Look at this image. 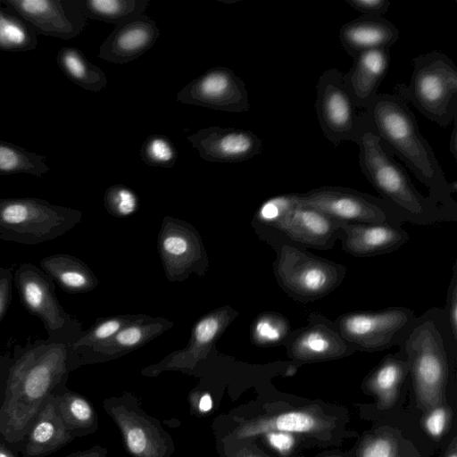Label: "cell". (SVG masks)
Returning <instances> with one entry per match:
<instances>
[{
    "instance_id": "20",
    "label": "cell",
    "mask_w": 457,
    "mask_h": 457,
    "mask_svg": "<svg viewBox=\"0 0 457 457\" xmlns=\"http://www.w3.org/2000/svg\"><path fill=\"white\" fill-rule=\"evenodd\" d=\"M54 399H46V403L38 411L37 419L30 431L26 455L44 456L66 444L70 434L54 404Z\"/></svg>"
},
{
    "instance_id": "17",
    "label": "cell",
    "mask_w": 457,
    "mask_h": 457,
    "mask_svg": "<svg viewBox=\"0 0 457 457\" xmlns=\"http://www.w3.org/2000/svg\"><path fill=\"white\" fill-rule=\"evenodd\" d=\"M342 249L354 257L386 254L402 247L410 238L400 225L342 222Z\"/></svg>"
},
{
    "instance_id": "4",
    "label": "cell",
    "mask_w": 457,
    "mask_h": 457,
    "mask_svg": "<svg viewBox=\"0 0 457 457\" xmlns=\"http://www.w3.org/2000/svg\"><path fill=\"white\" fill-rule=\"evenodd\" d=\"M407 85L397 84L395 95L430 120L446 127L457 119V67L445 54L433 50L412 59Z\"/></svg>"
},
{
    "instance_id": "3",
    "label": "cell",
    "mask_w": 457,
    "mask_h": 457,
    "mask_svg": "<svg viewBox=\"0 0 457 457\" xmlns=\"http://www.w3.org/2000/svg\"><path fill=\"white\" fill-rule=\"evenodd\" d=\"M66 351L52 341L28 350L11 370L2 410L4 433L26 431L65 369Z\"/></svg>"
},
{
    "instance_id": "8",
    "label": "cell",
    "mask_w": 457,
    "mask_h": 457,
    "mask_svg": "<svg viewBox=\"0 0 457 457\" xmlns=\"http://www.w3.org/2000/svg\"><path fill=\"white\" fill-rule=\"evenodd\" d=\"M415 317L410 308L390 306L345 312L334 322L342 337L355 351L375 352L398 345Z\"/></svg>"
},
{
    "instance_id": "5",
    "label": "cell",
    "mask_w": 457,
    "mask_h": 457,
    "mask_svg": "<svg viewBox=\"0 0 457 457\" xmlns=\"http://www.w3.org/2000/svg\"><path fill=\"white\" fill-rule=\"evenodd\" d=\"M275 265L278 282L292 299L309 303L336 290L346 275L345 266L308 252L278 235Z\"/></svg>"
},
{
    "instance_id": "23",
    "label": "cell",
    "mask_w": 457,
    "mask_h": 457,
    "mask_svg": "<svg viewBox=\"0 0 457 457\" xmlns=\"http://www.w3.org/2000/svg\"><path fill=\"white\" fill-rule=\"evenodd\" d=\"M49 170L45 156L0 140V175L25 173L41 177Z\"/></svg>"
},
{
    "instance_id": "35",
    "label": "cell",
    "mask_w": 457,
    "mask_h": 457,
    "mask_svg": "<svg viewBox=\"0 0 457 457\" xmlns=\"http://www.w3.org/2000/svg\"><path fill=\"white\" fill-rule=\"evenodd\" d=\"M125 440L127 447L134 455H141L147 448L146 434L139 427L126 428Z\"/></svg>"
},
{
    "instance_id": "40",
    "label": "cell",
    "mask_w": 457,
    "mask_h": 457,
    "mask_svg": "<svg viewBox=\"0 0 457 457\" xmlns=\"http://www.w3.org/2000/svg\"><path fill=\"white\" fill-rule=\"evenodd\" d=\"M445 424L446 412L443 408L435 409L425 421L428 432L434 436H438L444 432Z\"/></svg>"
},
{
    "instance_id": "46",
    "label": "cell",
    "mask_w": 457,
    "mask_h": 457,
    "mask_svg": "<svg viewBox=\"0 0 457 457\" xmlns=\"http://www.w3.org/2000/svg\"><path fill=\"white\" fill-rule=\"evenodd\" d=\"M0 457H14L6 449L0 446Z\"/></svg>"
},
{
    "instance_id": "16",
    "label": "cell",
    "mask_w": 457,
    "mask_h": 457,
    "mask_svg": "<svg viewBox=\"0 0 457 457\" xmlns=\"http://www.w3.org/2000/svg\"><path fill=\"white\" fill-rule=\"evenodd\" d=\"M159 36L156 22L143 13L116 25L100 46L97 56L109 62L125 64L146 53Z\"/></svg>"
},
{
    "instance_id": "34",
    "label": "cell",
    "mask_w": 457,
    "mask_h": 457,
    "mask_svg": "<svg viewBox=\"0 0 457 457\" xmlns=\"http://www.w3.org/2000/svg\"><path fill=\"white\" fill-rule=\"evenodd\" d=\"M352 8L361 15L382 16L390 5L387 0H345Z\"/></svg>"
},
{
    "instance_id": "48",
    "label": "cell",
    "mask_w": 457,
    "mask_h": 457,
    "mask_svg": "<svg viewBox=\"0 0 457 457\" xmlns=\"http://www.w3.org/2000/svg\"><path fill=\"white\" fill-rule=\"evenodd\" d=\"M449 457H457V455L455 453H453L452 455H450Z\"/></svg>"
},
{
    "instance_id": "44",
    "label": "cell",
    "mask_w": 457,
    "mask_h": 457,
    "mask_svg": "<svg viewBox=\"0 0 457 457\" xmlns=\"http://www.w3.org/2000/svg\"><path fill=\"white\" fill-rule=\"evenodd\" d=\"M212 407V397L209 394H205L204 395L200 401H199V404H198V408L200 410V411L202 412H207L209 411Z\"/></svg>"
},
{
    "instance_id": "25",
    "label": "cell",
    "mask_w": 457,
    "mask_h": 457,
    "mask_svg": "<svg viewBox=\"0 0 457 457\" xmlns=\"http://www.w3.org/2000/svg\"><path fill=\"white\" fill-rule=\"evenodd\" d=\"M317 420L303 411H287L276 417L262 420L244 429V436H251L270 431L287 433H309L317 427Z\"/></svg>"
},
{
    "instance_id": "9",
    "label": "cell",
    "mask_w": 457,
    "mask_h": 457,
    "mask_svg": "<svg viewBox=\"0 0 457 457\" xmlns=\"http://www.w3.org/2000/svg\"><path fill=\"white\" fill-rule=\"evenodd\" d=\"M342 76L337 69L327 70L316 85L315 110L319 124L334 145L354 141L361 117V112L344 87Z\"/></svg>"
},
{
    "instance_id": "32",
    "label": "cell",
    "mask_w": 457,
    "mask_h": 457,
    "mask_svg": "<svg viewBox=\"0 0 457 457\" xmlns=\"http://www.w3.org/2000/svg\"><path fill=\"white\" fill-rule=\"evenodd\" d=\"M446 326L457 340V262H454L447 288L445 304L442 308Z\"/></svg>"
},
{
    "instance_id": "7",
    "label": "cell",
    "mask_w": 457,
    "mask_h": 457,
    "mask_svg": "<svg viewBox=\"0 0 457 457\" xmlns=\"http://www.w3.org/2000/svg\"><path fill=\"white\" fill-rule=\"evenodd\" d=\"M295 195L300 204L314 208L341 222L400 226L403 223L400 215L380 197L353 188L322 186Z\"/></svg>"
},
{
    "instance_id": "30",
    "label": "cell",
    "mask_w": 457,
    "mask_h": 457,
    "mask_svg": "<svg viewBox=\"0 0 457 457\" xmlns=\"http://www.w3.org/2000/svg\"><path fill=\"white\" fill-rule=\"evenodd\" d=\"M57 410L63 423L74 426H85L91 421L93 411L90 404L83 398L65 395L58 398Z\"/></svg>"
},
{
    "instance_id": "41",
    "label": "cell",
    "mask_w": 457,
    "mask_h": 457,
    "mask_svg": "<svg viewBox=\"0 0 457 457\" xmlns=\"http://www.w3.org/2000/svg\"><path fill=\"white\" fill-rule=\"evenodd\" d=\"M163 249L171 255H181L187 250L188 245L184 237L170 236L164 239Z\"/></svg>"
},
{
    "instance_id": "28",
    "label": "cell",
    "mask_w": 457,
    "mask_h": 457,
    "mask_svg": "<svg viewBox=\"0 0 457 457\" xmlns=\"http://www.w3.org/2000/svg\"><path fill=\"white\" fill-rule=\"evenodd\" d=\"M291 331L287 318L277 312L262 315L253 328L255 339L262 345L285 344Z\"/></svg>"
},
{
    "instance_id": "45",
    "label": "cell",
    "mask_w": 457,
    "mask_h": 457,
    "mask_svg": "<svg viewBox=\"0 0 457 457\" xmlns=\"http://www.w3.org/2000/svg\"><path fill=\"white\" fill-rule=\"evenodd\" d=\"M453 123H454V126H453L451 137H450L449 147H450V152L453 154L454 158H456V156H457L456 120H453Z\"/></svg>"
},
{
    "instance_id": "43",
    "label": "cell",
    "mask_w": 457,
    "mask_h": 457,
    "mask_svg": "<svg viewBox=\"0 0 457 457\" xmlns=\"http://www.w3.org/2000/svg\"><path fill=\"white\" fill-rule=\"evenodd\" d=\"M120 328V322L115 320H107L99 325L94 331L97 339H104L113 335Z\"/></svg>"
},
{
    "instance_id": "15",
    "label": "cell",
    "mask_w": 457,
    "mask_h": 457,
    "mask_svg": "<svg viewBox=\"0 0 457 457\" xmlns=\"http://www.w3.org/2000/svg\"><path fill=\"white\" fill-rule=\"evenodd\" d=\"M341 224V221L297 202L275 231L303 248L328 250L342 238Z\"/></svg>"
},
{
    "instance_id": "26",
    "label": "cell",
    "mask_w": 457,
    "mask_h": 457,
    "mask_svg": "<svg viewBox=\"0 0 457 457\" xmlns=\"http://www.w3.org/2000/svg\"><path fill=\"white\" fill-rule=\"evenodd\" d=\"M40 265L44 272L65 290H80L87 284L86 274L67 255L47 256L41 261Z\"/></svg>"
},
{
    "instance_id": "39",
    "label": "cell",
    "mask_w": 457,
    "mask_h": 457,
    "mask_svg": "<svg viewBox=\"0 0 457 457\" xmlns=\"http://www.w3.org/2000/svg\"><path fill=\"white\" fill-rule=\"evenodd\" d=\"M269 444L281 453L289 452L295 444V437L291 433L281 431H270L266 433Z\"/></svg>"
},
{
    "instance_id": "27",
    "label": "cell",
    "mask_w": 457,
    "mask_h": 457,
    "mask_svg": "<svg viewBox=\"0 0 457 457\" xmlns=\"http://www.w3.org/2000/svg\"><path fill=\"white\" fill-rule=\"evenodd\" d=\"M139 155L142 161L153 167L171 168L178 159V151L172 141L159 134L149 135L143 142Z\"/></svg>"
},
{
    "instance_id": "2",
    "label": "cell",
    "mask_w": 457,
    "mask_h": 457,
    "mask_svg": "<svg viewBox=\"0 0 457 457\" xmlns=\"http://www.w3.org/2000/svg\"><path fill=\"white\" fill-rule=\"evenodd\" d=\"M353 142L359 146L362 174L403 222L429 226L452 221L442 208L419 192L407 171L372 130L361 111Z\"/></svg>"
},
{
    "instance_id": "12",
    "label": "cell",
    "mask_w": 457,
    "mask_h": 457,
    "mask_svg": "<svg viewBox=\"0 0 457 457\" xmlns=\"http://www.w3.org/2000/svg\"><path fill=\"white\" fill-rule=\"evenodd\" d=\"M295 361H321L344 357L355 350L342 337L334 320L319 312L308 314L305 326L292 330L285 344Z\"/></svg>"
},
{
    "instance_id": "33",
    "label": "cell",
    "mask_w": 457,
    "mask_h": 457,
    "mask_svg": "<svg viewBox=\"0 0 457 457\" xmlns=\"http://www.w3.org/2000/svg\"><path fill=\"white\" fill-rule=\"evenodd\" d=\"M107 202L115 206L122 215H128L136 208L135 195L128 188L120 186L110 187L106 194Z\"/></svg>"
},
{
    "instance_id": "18",
    "label": "cell",
    "mask_w": 457,
    "mask_h": 457,
    "mask_svg": "<svg viewBox=\"0 0 457 457\" xmlns=\"http://www.w3.org/2000/svg\"><path fill=\"white\" fill-rule=\"evenodd\" d=\"M390 49H372L355 55L351 69L342 76L344 87L359 110H363L378 94L386 75Z\"/></svg>"
},
{
    "instance_id": "1",
    "label": "cell",
    "mask_w": 457,
    "mask_h": 457,
    "mask_svg": "<svg viewBox=\"0 0 457 457\" xmlns=\"http://www.w3.org/2000/svg\"><path fill=\"white\" fill-rule=\"evenodd\" d=\"M361 114L388 151L428 189V196L455 221L457 204L450 183L407 102L395 94L378 93Z\"/></svg>"
},
{
    "instance_id": "6",
    "label": "cell",
    "mask_w": 457,
    "mask_h": 457,
    "mask_svg": "<svg viewBox=\"0 0 457 457\" xmlns=\"http://www.w3.org/2000/svg\"><path fill=\"white\" fill-rule=\"evenodd\" d=\"M73 212L38 198L0 199V238L24 245L54 239L71 227Z\"/></svg>"
},
{
    "instance_id": "21",
    "label": "cell",
    "mask_w": 457,
    "mask_h": 457,
    "mask_svg": "<svg viewBox=\"0 0 457 457\" xmlns=\"http://www.w3.org/2000/svg\"><path fill=\"white\" fill-rule=\"evenodd\" d=\"M56 62L63 74L77 86L91 92H99L107 85L103 70L90 62L76 47H62Z\"/></svg>"
},
{
    "instance_id": "10",
    "label": "cell",
    "mask_w": 457,
    "mask_h": 457,
    "mask_svg": "<svg viewBox=\"0 0 457 457\" xmlns=\"http://www.w3.org/2000/svg\"><path fill=\"white\" fill-rule=\"evenodd\" d=\"M177 101L229 112L250 109L245 82L232 70L222 66L192 79L178 93Z\"/></svg>"
},
{
    "instance_id": "11",
    "label": "cell",
    "mask_w": 457,
    "mask_h": 457,
    "mask_svg": "<svg viewBox=\"0 0 457 457\" xmlns=\"http://www.w3.org/2000/svg\"><path fill=\"white\" fill-rule=\"evenodd\" d=\"M37 33L61 39L77 37L86 27L79 0H2Z\"/></svg>"
},
{
    "instance_id": "37",
    "label": "cell",
    "mask_w": 457,
    "mask_h": 457,
    "mask_svg": "<svg viewBox=\"0 0 457 457\" xmlns=\"http://www.w3.org/2000/svg\"><path fill=\"white\" fill-rule=\"evenodd\" d=\"M219 329V321L213 317H208L200 320L195 330V336L198 343L207 344L212 340Z\"/></svg>"
},
{
    "instance_id": "19",
    "label": "cell",
    "mask_w": 457,
    "mask_h": 457,
    "mask_svg": "<svg viewBox=\"0 0 457 457\" xmlns=\"http://www.w3.org/2000/svg\"><path fill=\"white\" fill-rule=\"evenodd\" d=\"M398 37V29L382 16L361 15L339 29L341 45L352 58L368 50L390 49Z\"/></svg>"
},
{
    "instance_id": "24",
    "label": "cell",
    "mask_w": 457,
    "mask_h": 457,
    "mask_svg": "<svg viewBox=\"0 0 457 457\" xmlns=\"http://www.w3.org/2000/svg\"><path fill=\"white\" fill-rule=\"evenodd\" d=\"M36 34L21 18L12 14L7 11L6 6H0V50L8 52L31 51L37 45Z\"/></svg>"
},
{
    "instance_id": "14",
    "label": "cell",
    "mask_w": 457,
    "mask_h": 457,
    "mask_svg": "<svg viewBox=\"0 0 457 457\" xmlns=\"http://www.w3.org/2000/svg\"><path fill=\"white\" fill-rule=\"evenodd\" d=\"M200 157L220 163L241 162L262 152V140L253 131L212 126L187 137Z\"/></svg>"
},
{
    "instance_id": "31",
    "label": "cell",
    "mask_w": 457,
    "mask_h": 457,
    "mask_svg": "<svg viewBox=\"0 0 457 457\" xmlns=\"http://www.w3.org/2000/svg\"><path fill=\"white\" fill-rule=\"evenodd\" d=\"M297 204L295 193L275 196L266 201L259 210L262 220L276 229L290 211Z\"/></svg>"
},
{
    "instance_id": "38",
    "label": "cell",
    "mask_w": 457,
    "mask_h": 457,
    "mask_svg": "<svg viewBox=\"0 0 457 457\" xmlns=\"http://www.w3.org/2000/svg\"><path fill=\"white\" fill-rule=\"evenodd\" d=\"M393 453L390 441L386 438H377L365 446L361 457H393Z\"/></svg>"
},
{
    "instance_id": "42",
    "label": "cell",
    "mask_w": 457,
    "mask_h": 457,
    "mask_svg": "<svg viewBox=\"0 0 457 457\" xmlns=\"http://www.w3.org/2000/svg\"><path fill=\"white\" fill-rule=\"evenodd\" d=\"M142 332L137 327H129L121 330L116 337V340L122 345H134L141 339Z\"/></svg>"
},
{
    "instance_id": "47",
    "label": "cell",
    "mask_w": 457,
    "mask_h": 457,
    "mask_svg": "<svg viewBox=\"0 0 457 457\" xmlns=\"http://www.w3.org/2000/svg\"><path fill=\"white\" fill-rule=\"evenodd\" d=\"M70 457H92V455H90V454H79V455H76V456H70Z\"/></svg>"
},
{
    "instance_id": "22",
    "label": "cell",
    "mask_w": 457,
    "mask_h": 457,
    "mask_svg": "<svg viewBox=\"0 0 457 457\" xmlns=\"http://www.w3.org/2000/svg\"><path fill=\"white\" fill-rule=\"evenodd\" d=\"M86 18L119 25L141 15L149 0H79Z\"/></svg>"
},
{
    "instance_id": "36",
    "label": "cell",
    "mask_w": 457,
    "mask_h": 457,
    "mask_svg": "<svg viewBox=\"0 0 457 457\" xmlns=\"http://www.w3.org/2000/svg\"><path fill=\"white\" fill-rule=\"evenodd\" d=\"M12 280L13 275L11 270L0 267V321L10 304Z\"/></svg>"
},
{
    "instance_id": "13",
    "label": "cell",
    "mask_w": 457,
    "mask_h": 457,
    "mask_svg": "<svg viewBox=\"0 0 457 457\" xmlns=\"http://www.w3.org/2000/svg\"><path fill=\"white\" fill-rule=\"evenodd\" d=\"M13 279L26 308L42 320L52 341L62 343L67 315L54 294L52 279L29 263L21 264Z\"/></svg>"
},
{
    "instance_id": "29",
    "label": "cell",
    "mask_w": 457,
    "mask_h": 457,
    "mask_svg": "<svg viewBox=\"0 0 457 457\" xmlns=\"http://www.w3.org/2000/svg\"><path fill=\"white\" fill-rule=\"evenodd\" d=\"M407 367V361L401 352L386 356L372 377L373 385L381 392L393 390Z\"/></svg>"
}]
</instances>
